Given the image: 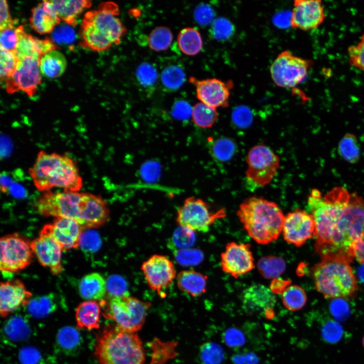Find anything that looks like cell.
<instances>
[{"instance_id":"1","label":"cell","mask_w":364,"mask_h":364,"mask_svg":"<svg viewBox=\"0 0 364 364\" xmlns=\"http://www.w3.org/2000/svg\"><path fill=\"white\" fill-rule=\"evenodd\" d=\"M36 206L43 216L74 219L83 230L101 226L110 218L106 201L99 195L88 193L46 192L37 200Z\"/></svg>"},{"instance_id":"2","label":"cell","mask_w":364,"mask_h":364,"mask_svg":"<svg viewBox=\"0 0 364 364\" xmlns=\"http://www.w3.org/2000/svg\"><path fill=\"white\" fill-rule=\"evenodd\" d=\"M119 14V7L113 2H102L97 9L87 12L79 31L80 46L102 52L119 44L126 33Z\"/></svg>"},{"instance_id":"3","label":"cell","mask_w":364,"mask_h":364,"mask_svg":"<svg viewBox=\"0 0 364 364\" xmlns=\"http://www.w3.org/2000/svg\"><path fill=\"white\" fill-rule=\"evenodd\" d=\"M237 215L247 234L258 244L272 243L282 234L285 215L274 202L250 197L240 205Z\"/></svg>"},{"instance_id":"4","label":"cell","mask_w":364,"mask_h":364,"mask_svg":"<svg viewBox=\"0 0 364 364\" xmlns=\"http://www.w3.org/2000/svg\"><path fill=\"white\" fill-rule=\"evenodd\" d=\"M28 172L35 187L41 192L55 188L79 192L83 186L76 162L68 156L56 153L40 151Z\"/></svg>"},{"instance_id":"5","label":"cell","mask_w":364,"mask_h":364,"mask_svg":"<svg viewBox=\"0 0 364 364\" xmlns=\"http://www.w3.org/2000/svg\"><path fill=\"white\" fill-rule=\"evenodd\" d=\"M350 196L343 187L335 188L324 197L316 189L312 190L309 195L307 205L315 223V248L320 255L329 245Z\"/></svg>"},{"instance_id":"6","label":"cell","mask_w":364,"mask_h":364,"mask_svg":"<svg viewBox=\"0 0 364 364\" xmlns=\"http://www.w3.org/2000/svg\"><path fill=\"white\" fill-rule=\"evenodd\" d=\"M95 354L100 364H144L145 361L138 335L117 325L106 327L98 337Z\"/></svg>"},{"instance_id":"7","label":"cell","mask_w":364,"mask_h":364,"mask_svg":"<svg viewBox=\"0 0 364 364\" xmlns=\"http://www.w3.org/2000/svg\"><path fill=\"white\" fill-rule=\"evenodd\" d=\"M350 262L341 258L322 259L312 271L316 290L328 298L354 296L357 286Z\"/></svg>"},{"instance_id":"8","label":"cell","mask_w":364,"mask_h":364,"mask_svg":"<svg viewBox=\"0 0 364 364\" xmlns=\"http://www.w3.org/2000/svg\"><path fill=\"white\" fill-rule=\"evenodd\" d=\"M363 232L364 200L352 193L329 245L320 255L322 259L342 258L352 261L350 245Z\"/></svg>"},{"instance_id":"9","label":"cell","mask_w":364,"mask_h":364,"mask_svg":"<svg viewBox=\"0 0 364 364\" xmlns=\"http://www.w3.org/2000/svg\"><path fill=\"white\" fill-rule=\"evenodd\" d=\"M101 306H105L104 316L113 320L119 327L131 332L140 330L146 320L151 303L128 296L113 297L106 302L100 301Z\"/></svg>"},{"instance_id":"10","label":"cell","mask_w":364,"mask_h":364,"mask_svg":"<svg viewBox=\"0 0 364 364\" xmlns=\"http://www.w3.org/2000/svg\"><path fill=\"white\" fill-rule=\"evenodd\" d=\"M313 65L312 60L296 56L285 50L272 63L271 77L278 86L292 88L303 81Z\"/></svg>"},{"instance_id":"11","label":"cell","mask_w":364,"mask_h":364,"mask_svg":"<svg viewBox=\"0 0 364 364\" xmlns=\"http://www.w3.org/2000/svg\"><path fill=\"white\" fill-rule=\"evenodd\" d=\"M246 162L248 165L246 178L258 187L270 184L280 167L279 156L263 144L255 145L250 149L246 157Z\"/></svg>"},{"instance_id":"12","label":"cell","mask_w":364,"mask_h":364,"mask_svg":"<svg viewBox=\"0 0 364 364\" xmlns=\"http://www.w3.org/2000/svg\"><path fill=\"white\" fill-rule=\"evenodd\" d=\"M221 209L212 212L207 204L195 197L187 198L177 210L176 221L180 226L193 232L206 233L214 221L225 215Z\"/></svg>"},{"instance_id":"13","label":"cell","mask_w":364,"mask_h":364,"mask_svg":"<svg viewBox=\"0 0 364 364\" xmlns=\"http://www.w3.org/2000/svg\"><path fill=\"white\" fill-rule=\"evenodd\" d=\"M0 268L4 272L14 273L28 266L33 252L30 242L17 233L7 235L0 240Z\"/></svg>"},{"instance_id":"14","label":"cell","mask_w":364,"mask_h":364,"mask_svg":"<svg viewBox=\"0 0 364 364\" xmlns=\"http://www.w3.org/2000/svg\"><path fill=\"white\" fill-rule=\"evenodd\" d=\"M39 61L29 56L19 59L15 71L4 82L7 92L13 94L21 90L33 97L41 83Z\"/></svg>"},{"instance_id":"15","label":"cell","mask_w":364,"mask_h":364,"mask_svg":"<svg viewBox=\"0 0 364 364\" xmlns=\"http://www.w3.org/2000/svg\"><path fill=\"white\" fill-rule=\"evenodd\" d=\"M141 269L150 289L162 295L176 276L174 264L165 256L154 254L143 262Z\"/></svg>"},{"instance_id":"16","label":"cell","mask_w":364,"mask_h":364,"mask_svg":"<svg viewBox=\"0 0 364 364\" xmlns=\"http://www.w3.org/2000/svg\"><path fill=\"white\" fill-rule=\"evenodd\" d=\"M282 233L287 243L296 247L302 246L315 236L312 215L300 209L288 213L285 215Z\"/></svg>"},{"instance_id":"17","label":"cell","mask_w":364,"mask_h":364,"mask_svg":"<svg viewBox=\"0 0 364 364\" xmlns=\"http://www.w3.org/2000/svg\"><path fill=\"white\" fill-rule=\"evenodd\" d=\"M220 265L223 272L235 278L251 271L254 260L250 245L235 242L227 243L220 255Z\"/></svg>"},{"instance_id":"18","label":"cell","mask_w":364,"mask_h":364,"mask_svg":"<svg viewBox=\"0 0 364 364\" xmlns=\"http://www.w3.org/2000/svg\"><path fill=\"white\" fill-rule=\"evenodd\" d=\"M189 82L196 87V96L200 102L216 109L229 105L232 81L224 82L217 78L198 79L191 77Z\"/></svg>"},{"instance_id":"19","label":"cell","mask_w":364,"mask_h":364,"mask_svg":"<svg viewBox=\"0 0 364 364\" xmlns=\"http://www.w3.org/2000/svg\"><path fill=\"white\" fill-rule=\"evenodd\" d=\"M326 15L320 0H295L290 20L293 28L304 31L318 27L325 21Z\"/></svg>"},{"instance_id":"20","label":"cell","mask_w":364,"mask_h":364,"mask_svg":"<svg viewBox=\"0 0 364 364\" xmlns=\"http://www.w3.org/2000/svg\"><path fill=\"white\" fill-rule=\"evenodd\" d=\"M33 254L41 265L55 275L63 270L61 262L62 248L49 234L41 230L39 236L30 242Z\"/></svg>"},{"instance_id":"21","label":"cell","mask_w":364,"mask_h":364,"mask_svg":"<svg viewBox=\"0 0 364 364\" xmlns=\"http://www.w3.org/2000/svg\"><path fill=\"white\" fill-rule=\"evenodd\" d=\"M41 230L51 235L63 250H67L79 246L84 230L74 219L56 217L52 223L45 225Z\"/></svg>"},{"instance_id":"22","label":"cell","mask_w":364,"mask_h":364,"mask_svg":"<svg viewBox=\"0 0 364 364\" xmlns=\"http://www.w3.org/2000/svg\"><path fill=\"white\" fill-rule=\"evenodd\" d=\"M241 301L244 310L249 314L264 313L275 306V294L265 286L253 284L244 290Z\"/></svg>"},{"instance_id":"23","label":"cell","mask_w":364,"mask_h":364,"mask_svg":"<svg viewBox=\"0 0 364 364\" xmlns=\"http://www.w3.org/2000/svg\"><path fill=\"white\" fill-rule=\"evenodd\" d=\"M32 296V293L19 280L2 282L0 286L1 316L6 317L18 307L27 305Z\"/></svg>"},{"instance_id":"24","label":"cell","mask_w":364,"mask_h":364,"mask_svg":"<svg viewBox=\"0 0 364 364\" xmlns=\"http://www.w3.org/2000/svg\"><path fill=\"white\" fill-rule=\"evenodd\" d=\"M16 30L18 41L16 52L19 59L29 56L40 60L46 54L57 48L51 38L38 39L27 33L22 25L16 27Z\"/></svg>"},{"instance_id":"25","label":"cell","mask_w":364,"mask_h":364,"mask_svg":"<svg viewBox=\"0 0 364 364\" xmlns=\"http://www.w3.org/2000/svg\"><path fill=\"white\" fill-rule=\"evenodd\" d=\"M61 20L50 1H44L33 7L29 18L31 27L40 34L52 32Z\"/></svg>"},{"instance_id":"26","label":"cell","mask_w":364,"mask_h":364,"mask_svg":"<svg viewBox=\"0 0 364 364\" xmlns=\"http://www.w3.org/2000/svg\"><path fill=\"white\" fill-rule=\"evenodd\" d=\"M101 308L98 301L86 300L80 303L75 311L77 327L87 330L99 328Z\"/></svg>"},{"instance_id":"27","label":"cell","mask_w":364,"mask_h":364,"mask_svg":"<svg viewBox=\"0 0 364 364\" xmlns=\"http://www.w3.org/2000/svg\"><path fill=\"white\" fill-rule=\"evenodd\" d=\"M79 292L87 300L100 301L106 295V280L98 272H92L84 276L79 283Z\"/></svg>"},{"instance_id":"28","label":"cell","mask_w":364,"mask_h":364,"mask_svg":"<svg viewBox=\"0 0 364 364\" xmlns=\"http://www.w3.org/2000/svg\"><path fill=\"white\" fill-rule=\"evenodd\" d=\"M57 15L65 23L72 26L77 24V18L92 5L90 1H50Z\"/></svg>"},{"instance_id":"29","label":"cell","mask_w":364,"mask_h":364,"mask_svg":"<svg viewBox=\"0 0 364 364\" xmlns=\"http://www.w3.org/2000/svg\"><path fill=\"white\" fill-rule=\"evenodd\" d=\"M178 289L193 297H198L206 290L207 277L194 270L181 271L176 277Z\"/></svg>"},{"instance_id":"30","label":"cell","mask_w":364,"mask_h":364,"mask_svg":"<svg viewBox=\"0 0 364 364\" xmlns=\"http://www.w3.org/2000/svg\"><path fill=\"white\" fill-rule=\"evenodd\" d=\"M65 56L57 50L50 51L43 55L39 61V69L44 76L54 78L61 76L66 68Z\"/></svg>"},{"instance_id":"31","label":"cell","mask_w":364,"mask_h":364,"mask_svg":"<svg viewBox=\"0 0 364 364\" xmlns=\"http://www.w3.org/2000/svg\"><path fill=\"white\" fill-rule=\"evenodd\" d=\"M177 42L181 51L188 56L197 55L203 47V40L200 32L193 27L182 29L177 35Z\"/></svg>"},{"instance_id":"32","label":"cell","mask_w":364,"mask_h":364,"mask_svg":"<svg viewBox=\"0 0 364 364\" xmlns=\"http://www.w3.org/2000/svg\"><path fill=\"white\" fill-rule=\"evenodd\" d=\"M284 306L289 310L297 311L304 306L307 301L306 294L304 289L296 285L288 286L282 294Z\"/></svg>"},{"instance_id":"33","label":"cell","mask_w":364,"mask_h":364,"mask_svg":"<svg viewBox=\"0 0 364 364\" xmlns=\"http://www.w3.org/2000/svg\"><path fill=\"white\" fill-rule=\"evenodd\" d=\"M338 151L340 156L346 161L355 164L360 158V146L356 136L346 133L339 142Z\"/></svg>"},{"instance_id":"34","label":"cell","mask_w":364,"mask_h":364,"mask_svg":"<svg viewBox=\"0 0 364 364\" xmlns=\"http://www.w3.org/2000/svg\"><path fill=\"white\" fill-rule=\"evenodd\" d=\"M191 116L193 122L202 128H210L218 118L216 109L201 102L196 104L192 108Z\"/></svg>"},{"instance_id":"35","label":"cell","mask_w":364,"mask_h":364,"mask_svg":"<svg viewBox=\"0 0 364 364\" xmlns=\"http://www.w3.org/2000/svg\"><path fill=\"white\" fill-rule=\"evenodd\" d=\"M173 35L170 29L165 26H159L151 32L148 42L150 48L156 52L166 50L171 44Z\"/></svg>"},{"instance_id":"36","label":"cell","mask_w":364,"mask_h":364,"mask_svg":"<svg viewBox=\"0 0 364 364\" xmlns=\"http://www.w3.org/2000/svg\"><path fill=\"white\" fill-rule=\"evenodd\" d=\"M259 271L264 278H277L285 269V263L283 259L274 256H268L261 258L258 262Z\"/></svg>"},{"instance_id":"37","label":"cell","mask_w":364,"mask_h":364,"mask_svg":"<svg viewBox=\"0 0 364 364\" xmlns=\"http://www.w3.org/2000/svg\"><path fill=\"white\" fill-rule=\"evenodd\" d=\"M183 70L176 65H171L164 69L161 73V81L164 86L169 89L179 88L185 80Z\"/></svg>"},{"instance_id":"38","label":"cell","mask_w":364,"mask_h":364,"mask_svg":"<svg viewBox=\"0 0 364 364\" xmlns=\"http://www.w3.org/2000/svg\"><path fill=\"white\" fill-rule=\"evenodd\" d=\"M19 60L16 51H9L1 47L0 77L2 84L13 74Z\"/></svg>"},{"instance_id":"39","label":"cell","mask_w":364,"mask_h":364,"mask_svg":"<svg viewBox=\"0 0 364 364\" xmlns=\"http://www.w3.org/2000/svg\"><path fill=\"white\" fill-rule=\"evenodd\" d=\"M236 151V145L230 139L220 138L212 145L211 152L213 156L219 161L230 160Z\"/></svg>"},{"instance_id":"40","label":"cell","mask_w":364,"mask_h":364,"mask_svg":"<svg viewBox=\"0 0 364 364\" xmlns=\"http://www.w3.org/2000/svg\"><path fill=\"white\" fill-rule=\"evenodd\" d=\"M171 241L175 250L189 249L195 241L194 232L179 226L174 232Z\"/></svg>"},{"instance_id":"41","label":"cell","mask_w":364,"mask_h":364,"mask_svg":"<svg viewBox=\"0 0 364 364\" xmlns=\"http://www.w3.org/2000/svg\"><path fill=\"white\" fill-rule=\"evenodd\" d=\"M106 290V294L110 298L129 296L125 281L118 275H112L107 278Z\"/></svg>"},{"instance_id":"42","label":"cell","mask_w":364,"mask_h":364,"mask_svg":"<svg viewBox=\"0 0 364 364\" xmlns=\"http://www.w3.org/2000/svg\"><path fill=\"white\" fill-rule=\"evenodd\" d=\"M347 54L349 64L364 72V32L356 44L348 47Z\"/></svg>"},{"instance_id":"43","label":"cell","mask_w":364,"mask_h":364,"mask_svg":"<svg viewBox=\"0 0 364 364\" xmlns=\"http://www.w3.org/2000/svg\"><path fill=\"white\" fill-rule=\"evenodd\" d=\"M57 339L60 346L67 350L75 349L80 340L77 330L71 327L62 328L58 334Z\"/></svg>"},{"instance_id":"44","label":"cell","mask_w":364,"mask_h":364,"mask_svg":"<svg viewBox=\"0 0 364 364\" xmlns=\"http://www.w3.org/2000/svg\"><path fill=\"white\" fill-rule=\"evenodd\" d=\"M200 355L205 364H219L223 356L221 347L212 343H207L202 346Z\"/></svg>"},{"instance_id":"45","label":"cell","mask_w":364,"mask_h":364,"mask_svg":"<svg viewBox=\"0 0 364 364\" xmlns=\"http://www.w3.org/2000/svg\"><path fill=\"white\" fill-rule=\"evenodd\" d=\"M136 74L138 81L146 87L154 85L158 78L156 68L147 62L143 63L138 67Z\"/></svg>"},{"instance_id":"46","label":"cell","mask_w":364,"mask_h":364,"mask_svg":"<svg viewBox=\"0 0 364 364\" xmlns=\"http://www.w3.org/2000/svg\"><path fill=\"white\" fill-rule=\"evenodd\" d=\"M101 239L99 234L93 230L83 232L79 241L81 249L85 252H94L100 247Z\"/></svg>"},{"instance_id":"47","label":"cell","mask_w":364,"mask_h":364,"mask_svg":"<svg viewBox=\"0 0 364 364\" xmlns=\"http://www.w3.org/2000/svg\"><path fill=\"white\" fill-rule=\"evenodd\" d=\"M174 253L175 259L183 265H195L202 259V253L196 249L176 250Z\"/></svg>"},{"instance_id":"48","label":"cell","mask_w":364,"mask_h":364,"mask_svg":"<svg viewBox=\"0 0 364 364\" xmlns=\"http://www.w3.org/2000/svg\"><path fill=\"white\" fill-rule=\"evenodd\" d=\"M27 305L32 314L40 316L48 313L53 307L51 298L46 296L30 300Z\"/></svg>"},{"instance_id":"49","label":"cell","mask_w":364,"mask_h":364,"mask_svg":"<svg viewBox=\"0 0 364 364\" xmlns=\"http://www.w3.org/2000/svg\"><path fill=\"white\" fill-rule=\"evenodd\" d=\"M18 38L15 27L0 31L1 47L9 51H16Z\"/></svg>"},{"instance_id":"50","label":"cell","mask_w":364,"mask_h":364,"mask_svg":"<svg viewBox=\"0 0 364 364\" xmlns=\"http://www.w3.org/2000/svg\"><path fill=\"white\" fill-rule=\"evenodd\" d=\"M212 33L218 39L228 38L232 32L233 27L231 23L226 19L220 18L216 19L212 24Z\"/></svg>"},{"instance_id":"51","label":"cell","mask_w":364,"mask_h":364,"mask_svg":"<svg viewBox=\"0 0 364 364\" xmlns=\"http://www.w3.org/2000/svg\"><path fill=\"white\" fill-rule=\"evenodd\" d=\"M342 328L339 325L333 322L326 324L323 327L322 334L324 338L331 342L338 340L342 334Z\"/></svg>"},{"instance_id":"52","label":"cell","mask_w":364,"mask_h":364,"mask_svg":"<svg viewBox=\"0 0 364 364\" xmlns=\"http://www.w3.org/2000/svg\"><path fill=\"white\" fill-rule=\"evenodd\" d=\"M233 119L239 126H246L251 122L252 119L251 112L245 106L238 107L233 113Z\"/></svg>"},{"instance_id":"53","label":"cell","mask_w":364,"mask_h":364,"mask_svg":"<svg viewBox=\"0 0 364 364\" xmlns=\"http://www.w3.org/2000/svg\"><path fill=\"white\" fill-rule=\"evenodd\" d=\"M53 37L58 43H70L75 37L73 30L68 26H61L55 30Z\"/></svg>"},{"instance_id":"54","label":"cell","mask_w":364,"mask_h":364,"mask_svg":"<svg viewBox=\"0 0 364 364\" xmlns=\"http://www.w3.org/2000/svg\"><path fill=\"white\" fill-rule=\"evenodd\" d=\"M350 252L353 258L360 263H364V232L352 242L350 247Z\"/></svg>"},{"instance_id":"55","label":"cell","mask_w":364,"mask_h":364,"mask_svg":"<svg viewBox=\"0 0 364 364\" xmlns=\"http://www.w3.org/2000/svg\"><path fill=\"white\" fill-rule=\"evenodd\" d=\"M0 3V30L14 27V21L10 14L7 2L1 0Z\"/></svg>"},{"instance_id":"56","label":"cell","mask_w":364,"mask_h":364,"mask_svg":"<svg viewBox=\"0 0 364 364\" xmlns=\"http://www.w3.org/2000/svg\"><path fill=\"white\" fill-rule=\"evenodd\" d=\"M195 18L200 24H207L213 18V11L207 5H200L195 10Z\"/></svg>"},{"instance_id":"57","label":"cell","mask_w":364,"mask_h":364,"mask_svg":"<svg viewBox=\"0 0 364 364\" xmlns=\"http://www.w3.org/2000/svg\"><path fill=\"white\" fill-rule=\"evenodd\" d=\"M16 175V173L8 171H3L1 173V191L2 193H8L11 186L17 183Z\"/></svg>"},{"instance_id":"58","label":"cell","mask_w":364,"mask_h":364,"mask_svg":"<svg viewBox=\"0 0 364 364\" xmlns=\"http://www.w3.org/2000/svg\"><path fill=\"white\" fill-rule=\"evenodd\" d=\"M34 351L33 349H26L21 352V359L25 364H34L37 361V353H34Z\"/></svg>"},{"instance_id":"59","label":"cell","mask_w":364,"mask_h":364,"mask_svg":"<svg viewBox=\"0 0 364 364\" xmlns=\"http://www.w3.org/2000/svg\"><path fill=\"white\" fill-rule=\"evenodd\" d=\"M8 193L17 198L23 197L25 193L24 188L15 183L9 189Z\"/></svg>"},{"instance_id":"60","label":"cell","mask_w":364,"mask_h":364,"mask_svg":"<svg viewBox=\"0 0 364 364\" xmlns=\"http://www.w3.org/2000/svg\"><path fill=\"white\" fill-rule=\"evenodd\" d=\"M362 345H363V347H364V337H363V339H362Z\"/></svg>"}]
</instances>
